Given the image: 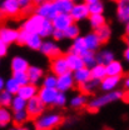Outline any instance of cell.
I'll return each mask as SVG.
<instances>
[{"label": "cell", "instance_id": "1", "mask_svg": "<svg viewBox=\"0 0 129 130\" xmlns=\"http://www.w3.org/2000/svg\"><path fill=\"white\" fill-rule=\"evenodd\" d=\"M64 121V118L60 113L49 111L39 115L34 119V130H54L59 128Z\"/></svg>", "mask_w": 129, "mask_h": 130}, {"label": "cell", "instance_id": "2", "mask_svg": "<svg viewBox=\"0 0 129 130\" xmlns=\"http://www.w3.org/2000/svg\"><path fill=\"white\" fill-rule=\"evenodd\" d=\"M123 98H124V93L115 89V90H112V91H104V94L92 99L87 105H88L89 111H97L99 109L112 104L114 101H118V100H120Z\"/></svg>", "mask_w": 129, "mask_h": 130}, {"label": "cell", "instance_id": "3", "mask_svg": "<svg viewBox=\"0 0 129 130\" xmlns=\"http://www.w3.org/2000/svg\"><path fill=\"white\" fill-rule=\"evenodd\" d=\"M21 9L18 0H1L0 1V19L3 18H16L20 15Z\"/></svg>", "mask_w": 129, "mask_h": 130}, {"label": "cell", "instance_id": "4", "mask_svg": "<svg viewBox=\"0 0 129 130\" xmlns=\"http://www.w3.org/2000/svg\"><path fill=\"white\" fill-rule=\"evenodd\" d=\"M45 105L43 104V101L36 96L32 98V99H29L28 101H26V106H25V111L28 113V116H29V119H36L39 115H41V114L45 111Z\"/></svg>", "mask_w": 129, "mask_h": 130}, {"label": "cell", "instance_id": "5", "mask_svg": "<svg viewBox=\"0 0 129 130\" xmlns=\"http://www.w3.org/2000/svg\"><path fill=\"white\" fill-rule=\"evenodd\" d=\"M44 18L43 16H40L39 14H36V13H34L33 15H30L25 21H24V24H23V26H21V29H24V30H26L28 32H33V34H39L40 31V28H41V25H43V23H44Z\"/></svg>", "mask_w": 129, "mask_h": 130}, {"label": "cell", "instance_id": "6", "mask_svg": "<svg viewBox=\"0 0 129 130\" xmlns=\"http://www.w3.org/2000/svg\"><path fill=\"white\" fill-rule=\"evenodd\" d=\"M35 13L39 14L40 16H43L44 19H48V20H53L55 16L59 14L56 8H55V5H54V3L51 0H47L45 3L38 5L36 9H35Z\"/></svg>", "mask_w": 129, "mask_h": 130}, {"label": "cell", "instance_id": "7", "mask_svg": "<svg viewBox=\"0 0 129 130\" xmlns=\"http://www.w3.org/2000/svg\"><path fill=\"white\" fill-rule=\"evenodd\" d=\"M58 95V89L56 88H45L41 86V89L38 90V98L43 101L45 106H54L55 98Z\"/></svg>", "mask_w": 129, "mask_h": 130}, {"label": "cell", "instance_id": "8", "mask_svg": "<svg viewBox=\"0 0 129 130\" xmlns=\"http://www.w3.org/2000/svg\"><path fill=\"white\" fill-rule=\"evenodd\" d=\"M50 70H51V74L59 76L62 74H65L68 71H70L69 69V65L66 63V59H65L64 55H59L54 59H51V64H50Z\"/></svg>", "mask_w": 129, "mask_h": 130}, {"label": "cell", "instance_id": "9", "mask_svg": "<svg viewBox=\"0 0 129 130\" xmlns=\"http://www.w3.org/2000/svg\"><path fill=\"white\" fill-rule=\"evenodd\" d=\"M74 84H75V81H74V78H73V73L68 71V73L62 74L56 78V86L55 88L58 89V91L66 93L74 86Z\"/></svg>", "mask_w": 129, "mask_h": 130}, {"label": "cell", "instance_id": "10", "mask_svg": "<svg viewBox=\"0 0 129 130\" xmlns=\"http://www.w3.org/2000/svg\"><path fill=\"white\" fill-rule=\"evenodd\" d=\"M70 16L74 21H81L84 19L89 18V10H88V4L83 3H74L71 10H70Z\"/></svg>", "mask_w": 129, "mask_h": 130}, {"label": "cell", "instance_id": "11", "mask_svg": "<svg viewBox=\"0 0 129 130\" xmlns=\"http://www.w3.org/2000/svg\"><path fill=\"white\" fill-rule=\"evenodd\" d=\"M51 23H53V26H54L55 30H62V31H64L69 25H71V24L74 23V20L71 19L70 14L59 13L58 15L51 20Z\"/></svg>", "mask_w": 129, "mask_h": 130}, {"label": "cell", "instance_id": "12", "mask_svg": "<svg viewBox=\"0 0 129 130\" xmlns=\"http://www.w3.org/2000/svg\"><path fill=\"white\" fill-rule=\"evenodd\" d=\"M45 56H48L49 59H54L59 55H62V51H60V48L54 43V41H43L41 46L39 49Z\"/></svg>", "mask_w": 129, "mask_h": 130}, {"label": "cell", "instance_id": "13", "mask_svg": "<svg viewBox=\"0 0 129 130\" xmlns=\"http://www.w3.org/2000/svg\"><path fill=\"white\" fill-rule=\"evenodd\" d=\"M122 80V76H110V75H105L100 83H99V86L103 91H112L115 90Z\"/></svg>", "mask_w": 129, "mask_h": 130}, {"label": "cell", "instance_id": "14", "mask_svg": "<svg viewBox=\"0 0 129 130\" xmlns=\"http://www.w3.org/2000/svg\"><path fill=\"white\" fill-rule=\"evenodd\" d=\"M117 18L120 23L129 21V0H118L117 1Z\"/></svg>", "mask_w": 129, "mask_h": 130}, {"label": "cell", "instance_id": "15", "mask_svg": "<svg viewBox=\"0 0 129 130\" xmlns=\"http://www.w3.org/2000/svg\"><path fill=\"white\" fill-rule=\"evenodd\" d=\"M38 88H36V84H32V83H28V84H25V85H21L20 88H19V91H18V94L16 95H19V96H21L23 99H25L26 101L29 100V99H32V98L38 95Z\"/></svg>", "mask_w": 129, "mask_h": 130}, {"label": "cell", "instance_id": "16", "mask_svg": "<svg viewBox=\"0 0 129 130\" xmlns=\"http://www.w3.org/2000/svg\"><path fill=\"white\" fill-rule=\"evenodd\" d=\"M65 59H66V63L69 65V69H70L71 73L84 66L83 58H81V55H79V54H75V53L69 51V53L65 55Z\"/></svg>", "mask_w": 129, "mask_h": 130}, {"label": "cell", "instance_id": "17", "mask_svg": "<svg viewBox=\"0 0 129 130\" xmlns=\"http://www.w3.org/2000/svg\"><path fill=\"white\" fill-rule=\"evenodd\" d=\"M18 34H19V30L13 29V28H8V26H1L0 28V39L4 43H6L8 45L16 41Z\"/></svg>", "mask_w": 129, "mask_h": 130}, {"label": "cell", "instance_id": "18", "mask_svg": "<svg viewBox=\"0 0 129 130\" xmlns=\"http://www.w3.org/2000/svg\"><path fill=\"white\" fill-rule=\"evenodd\" d=\"M105 71H107V75H110V76H122L124 73V66L119 60L114 59L109 64L105 65Z\"/></svg>", "mask_w": 129, "mask_h": 130}, {"label": "cell", "instance_id": "19", "mask_svg": "<svg viewBox=\"0 0 129 130\" xmlns=\"http://www.w3.org/2000/svg\"><path fill=\"white\" fill-rule=\"evenodd\" d=\"M73 78H74L75 84H78V85L84 84L85 81H88L90 79V69L87 68V66H83L80 69L73 71Z\"/></svg>", "mask_w": 129, "mask_h": 130}, {"label": "cell", "instance_id": "20", "mask_svg": "<svg viewBox=\"0 0 129 130\" xmlns=\"http://www.w3.org/2000/svg\"><path fill=\"white\" fill-rule=\"evenodd\" d=\"M84 41H85V45H87V49L89 51H97L99 46L102 45L99 38L97 36V34L93 31V32H89L84 36Z\"/></svg>", "mask_w": 129, "mask_h": 130}, {"label": "cell", "instance_id": "21", "mask_svg": "<svg viewBox=\"0 0 129 130\" xmlns=\"http://www.w3.org/2000/svg\"><path fill=\"white\" fill-rule=\"evenodd\" d=\"M69 51L71 53H75V54H79V55H84L87 51H89L87 49V45H85V41H84V38L83 36H78L75 39H73V44H71V48Z\"/></svg>", "mask_w": 129, "mask_h": 130}, {"label": "cell", "instance_id": "22", "mask_svg": "<svg viewBox=\"0 0 129 130\" xmlns=\"http://www.w3.org/2000/svg\"><path fill=\"white\" fill-rule=\"evenodd\" d=\"M13 121V111L10 108L0 105V128H6Z\"/></svg>", "mask_w": 129, "mask_h": 130}, {"label": "cell", "instance_id": "23", "mask_svg": "<svg viewBox=\"0 0 129 130\" xmlns=\"http://www.w3.org/2000/svg\"><path fill=\"white\" fill-rule=\"evenodd\" d=\"M26 74L29 78V83H32V84H38L43 79V75H44L43 70L39 66H29L26 70Z\"/></svg>", "mask_w": 129, "mask_h": 130}, {"label": "cell", "instance_id": "24", "mask_svg": "<svg viewBox=\"0 0 129 130\" xmlns=\"http://www.w3.org/2000/svg\"><path fill=\"white\" fill-rule=\"evenodd\" d=\"M41 44H43V38L39 34L29 32V35L26 38V41H25V45L28 48H30L32 50H39Z\"/></svg>", "mask_w": 129, "mask_h": 130}, {"label": "cell", "instance_id": "25", "mask_svg": "<svg viewBox=\"0 0 129 130\" xmlns=\"http://www.w3.org/2000/svg\"><path fill=\"white\" fill-rule=\"evenodd\" d=\"M95 58H97V64H102V65H107L109 64L112 60H114V53L112 50H108V49H104L102 51H99L98 54H95Z\"/></svg>", "mask_w": 129, "mask_h": 130}, {"label": "cell", "instance_id": "26", "mask_svg": "<svg viewBox=\"0 0 129 130\" xmlns=\"http://www.w3.org/2000/svg\"><path fill=\"white\" fill-rule=\"evenodd\" d=\"M29 66L30 65L28 63V60L21 56H15L11 60V70L13 71H26Z\"/></svg>", "mask_w": 129, "mask_h": 130}, {"label": "cell", "instance_id": "27", "mask_svg": "<svg viewBox=\"0 0 129 130\" xmlns=\"http://www.w3.org/2000/svg\"><path fill=\"white\" fill-rule=\"evenodd\" d=\"M58 13H64V14H69L73 5H74V1L73 0H53Z\"/></svg>", "mask_w": 129, "mask_h": 130}, {"label": "cell", "instance_id": "28", "mask_svg": "<svg viewBox=\"0 0 129 130\" xmlns=\"http://www.w3.org/2000/svg\"><path fill=\"white\" fill-rule=\"evenodd\" d=\"M99 83H100L99 80H95V79H92V78H90L89 80L85 81L84 84H80V85H79V89L81 90L83 94L88 95V94L94 93V90L99 86Z\"/></svg>", "mask_w": 129, "mask_h": 130}, {"label": "cell", "instance_id": "29", "mask_svg": "<svg viewBox=\"0 0 129 130\" xmlns=\"http://www.w3.org/2000/svg\"><path fill=\"white\" fill-rule=\"evenodd\" d=\"M69 104H70V106L73 109H81V108H84L88 104V98H87L85 94L81 93V94H78V95L71 98Z\"/></svg>", "mask_w": 129, "mask_h": 130}, {"label": "cell", "instance_id": "30", "mask_svg": "<svg viewBox=\"0 0 129 130\" xmlns=\"http://www.w3.org/2000/svg\"><path fill=\"white\" fill-rule=\"evenodd\" d=\"M107 75V71H105V65L102 64H95L94 66L90 68V78L92 79H95V80H102L104 76Z\"/></svg>", "mask_w": 129, "mask_h": 130}, {"label": "cell", "instance_id": "31", "mask_svg": "<svg viewBox=\"0 0 129 130\" xmlns=\"http://www.w3.org/2000/svg\"><path fill=\"white\" fill-rule=\"evenodd\" d=\"M29 120L28 113L25 110H19V111H13V124L14 126H21Z\"/></svg>", "mask_w": 129, "mask_h": 130}, {"label": "cell", "instance_id": "32", "mask_svg": "<svg viewBox=\"0 0 129 130\" xmlns=\"http://www.w3.org/2000/svg\"><path fill=\"white\" fill-rule=\"evenodd\" d=\"M94 32L97 34V36L99 38V40H100L102 44L103 43H107L110 39V36H112V30H110V28L107 24L103 25V26H100V28H98V29H95Z\"/></svg>", "mask_w": 129, "mask_h": 130}, {"label": "cell", "instance_id": "33", "mask_svg": "<svg viewBox=\"0 0 129 130\" xmlns=\"http://www.w3.org/2000/svg\"><path fill=\"white\" fill-rule=\"evenodd\" d=\"M89 23H90V26L95 30L98 28L105 25L107 20L103 14H92V15H89Z\"/></svg>", "mask_w": 129, "mask_h": 130}, {"label": "cell", "instance_id": "34", "mask_svg": "<svg viewBox=\"0 0 129 130\" xmlns=\"http://www.w3.org/2000/svg\"><path fill=\"white\" fill-rule=\"evenodd\" d=\"M25 106H26V100L19 95H14L9 108L11 111H19V110H25Z\"/></svg>", "mask_w": 129, "mask_h": 130}, {"label": "cell", "instance_id": "35", "mask_svg": "<svg viewBox=\"0 0 129 130\" xmlns=\"http://www.w3.org/2000/svg\"><path fill=\"white\" fill-rule=\"evenodd\" d=\"M53 31H54V26H53L51 20L45 19L44 23H43V25H41V28H40L39 35H40L41 38H48V36H50V35L53 34Z\"/></svg>", "mask_w": 129, "mask_h": 130}, {"label": "cell", "instance_id": "36", "mask_svg": "<svg viewBox=\"0 0 129 130\" xmlns=\"http://www.w3.org/2000/svg\"><path fill=\"white\" fill-rule=\"evenodd\" d=\"M79 34H80V30H79L78 25L73 23L71 25H69V26L64 30V38H66V39H71V40H73V39L78 38Z\"/></svg>", "mask_w": 129, "mask_h": 130}, {"label": "cell", "instance_id": "37", "mask_svg": "<svg viewBox=\"0 0 129 130\" xmlns=\"http://www.w3.org/2000/svg\"><path fill=\"white\" fill-rule=\"evenodd\" d=\"M19 88H20V85H19V84L16 83L15 79H13V78L8 79V80L5 81V85H4V90H6L8 93H10V94H13V95H16V94H18Z\"/></svg>", "mask_w": 129, "mask_h": 130}, {"label": "cell", "instance_id": "38", "mask_svg": "<svg viewBox=\"0 0 129 130\" xmlns=\"http://www.w3.org/2000/svg\"><path fill=\"white\" fill-rule=\"evenodd\" d=\"M83 63H84V66H87V68H92V66H94V65L97 64V58H95V54H94V51H87L83 56Z\"/></svg>", "mask_w": 129, "mask_h": 130}, {"label": "cell", "instance_id": "39", "mask_svg": "<svg viewBox=\"0 0 129 130\" xmlns=\"http://www.w3.org/2000/svg\"><path fill=\"white\" fill-rule=\"evenodd\" d=\"M88 10H89V15H92V14H103L104 4L100 0L95 1V3H92V4H88Z\"/></svg>", "mask_w": 129, "mask_h": 130}, {"label": "cell", "instance_id": "40", "mask_svg": "<svg viewBox=\"0 0 129 130\" xmlns=\"http://www.w3.org/2000/svg\"><path fill=\"white\" fill-rule=\"evenodd\" d=\"M13 79H15L16 83L21 86V85H25L29 83V78H28V74L26 71H13Z\"/></svg>", "mask_w": 129, "mask_h": 130}, {"label": "cell", "instance_id": "41", "mask_svg": "<svg viewBox=\"0 0 129 130\" xmlns=\"http://www.w3.org/2000/svg\"><path fill=\"white\" fill-rule=\"evenodd\" d=\"M13 96H14V95L10 94V93H8L6 90L0 91V105H1V106H6V108H9L10 104H11Z\"/></svg>", "mask_w": 129, "mask_h": 130}, {"label": "cell", "instance_id": "42", "mask_svg": "<svg viewBox=\"0 0 129 130\" xmlns=\"http://www.w3.org/2000/svg\"><path fill=\"white\" fill-rule=\"evenodd\" d=\"M66 104H68V98H66V94L63 93V91H58V95H56L55 101H54V106L64 108Z\"/></svg>", "mask_w": 129, "mask_h": 130}, {"label": "cell", "instance_id": "43", "mask_svg": "<svg viewBox=\"0 0 129 130\" xmlns=\"http://www.w3.org/2000/svg\"><path fill=\"white\" fill-rule=\"evenodd\" d=\"M56 75L54 74H49L43 79V86L45 88H55L56 86Z\"/></svg>", "mask_w": 129, "mask_h": 130}, {"label": "cell", "instance_id": "44", "mask_svg": "<svg viewBox=\"0 0 129 130\" xmlns=\"http://www.w3.org/2000/svg\"><path fill=\"white\" fill-rule=\"evenodd\" d=\"M29 32L24 29H20L19 34H18V39H16V43L20 44V45H25V41H26V38H28Z\"/></svg>", "mask_w": 129, "mask_h": 130}, {"label": "cell", "instance_id": "45", "mask_svg": "<svg viewBox=\"0 0 129 130\" xmlns=\"http://www.w3.org/2000/svg\"><path fill=\"white\" fill-rule=\"evenodd\" d=\"M6 53H8V44L4 43V41L0 39V56L6 55Z\"/></svg>", "mask_w": 129, "mask_h": 130}, {"label": "cell", "instance_id": "46", "mask_svg": "<svg viewBox=\"0 0 129 130\" xmlns=\"http://www.w3.org/2000/svg\"><path fill=\"white\" fill-rule=\"evenodd\" d=\"M53 38L55 39V40H62V39H64V31H62V30H55L54 29V31H53Z\"/></svg>", "mask_w": 129, "mask_h": 130}, {"label": "cell", "instance_id": "47", "mask_svg": "<svg viewBox=\"0 0 129 130\" xmlns=\"http://www.w3.org/2000/svg\"><path fill=\"white\" fill-rule=\"evenodd\" d=\"M123 58H124V60L127 61V64L129 65V46L124 49V51H123Z\"/></svg>", "mask_w": 129, "mask_h": 130}, {"label": "cell", "instance_id": "48", "mask_svg": "<svg viewBox=\"0 0 129 130\" xmlns=\"http://www.w3.org/2000/svg\"><path fill=\"white\" fill-rule=\"evenodd\" d=\"M9 130H30V129L26 128L25 125H21V126H13V128H10Z\"/></svg>", "mask_w": 129, "mask_h": 130}, {"label": "cell", "instance_id": "49", "mask_svg": "<svg viewBox=\"0 0 129 130\" xmlns=\"http://www.w3.org/2000/svg\"><path fill=\"white\" fill-rule=\"evenodd\" d=\"M124 88L129 90V74L125 76V78H124Z\"/></svg>", "mask_w": 129, "mask_h": 130}, {"label": "cell", "instance_id": "50", "mask_svg": "<svg viewBox=\"0 0 129 130\" xmlns=\"http://www.w3.org/2000/svg\"><path fill=\"white\" fill-rule=\"evenodd\" d=\"M4 85H5V81H4V79L0 76V91L4 90Z\"/></svg>", "mask_w": 129, "mask_h": 130}, {"label": "cell", "instance_id": "51", "mask_svg": "<svg viewBox=\"0 0 129 130\" xmlns=\"http://www.w3.org/2000/svg\"><path fill=\"white\" fill-rule=\"evenodd\" d=\"M47 0H33V3L38 6V5H40V4H43V3H45Z\"/></svg>", "mask_w": 129, "mask_h": 130}, {"label": "cell", "instance_id": "52", "mask_svg": "<svg viewBox=\"0 0 129 130\" xmlns=\"http://www.w3.org/2000/svg\"><path fill=\"white\" fill-rule=\"evenodd\" d=\"M85 4H92V3H95V1H99V0H83Z\"/></svg>", "mask_w": 129, "mask_h": 130}, {"label": "cell", "instance_id": "53", "mask_svg": "<svg viewBox=\"0 0 129 130\" xmlns=\"http://www.w3.org/2000/svg\"><path fill=\"white\" fill-rule=\"evenodd\" d=\"M125 34H129V21L125 23Z\"/></svg>", "mask_w": 129, "mask_h": 130}, {"label": "cell", "instance_id": "54", "mask_svg": "<svg viewBox=\"0 0 129 130\" xmlns=\"http://www.w3.org/2000/svg\"><path fill=\"white\" fill-rule=\"evenodd\" d=\"M124 40H125V43H127V46H129V34H127V35H125Z\"/></svg>", "mask_w": 129, "mask_h": 130}, {"label": "cell", "instance_id": "55", "mask_svg": "<svg viewBox=\"0 0 129 130\" xmlns=\"http://www.w3.org/2000/svg\"><path fill=\"white\" fill-rule=\"evenodd\" d=\"M73 1H74V3H79V0H73Z\"/></svg>", "mask_w": 129, "mask_h": 130}, {"label": "cell", "instance_id": "56", "mask_svg": "<svg viewBox=\"0 0 129 130\" xmlns=\"http://www.w3.org/2000/svg\"><path fill=\"white\" fill-rule=\"evenodd\" d=\"M113 1H118V0H113Z\"/></svg>", "mask_w": 129, "mask_h": 130}, {"label": "cell", "instance_id": "57", "mask_svg": "<svg viewBox=\"0 0 129 130\" xmlns=\"http://www.w3.org/2000/svg\"><path fill=\"white\" fill-rule=\"evenodd\" d=\"M0 1H1V0H0Z\"/></svg>", "mask_w": 129, "mask_h": 130}]
</instances>
